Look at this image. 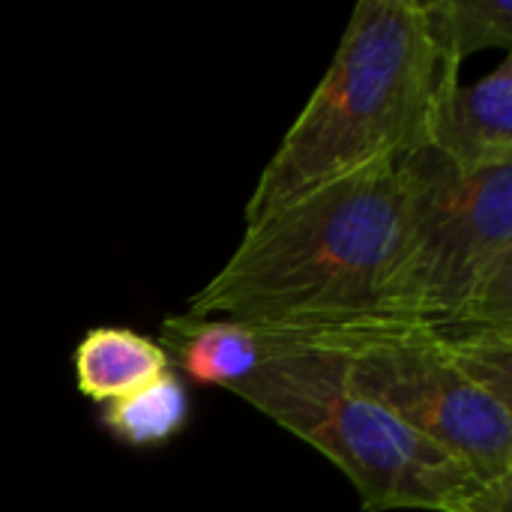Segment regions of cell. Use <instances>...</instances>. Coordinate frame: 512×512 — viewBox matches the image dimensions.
<instances>
[{
  "label": "cell",
  "mask_w": 512,
  "mask_h": 512,
  "mask_svg": "<svg viewBox=\"0 0 512 512\" xmlns=\"http://www.w3.org/2000/svg\"><path fill=\"white\" fill-rule=\"evenodd\" d=\"M408 162L387 159L321 183L246 225L186 312L255 333H312L369 321L408 213Z\"/></svg>",
  "instance_id": "6da1fadb"
},
{
  "label": "cell",
  "mask_w": 512,
  "mask_h": 512,
  "mask_svg": "<svg viewBox=\"0 0 512 512\" xmlns=\"http://www.w3.org/2000/svg\"><path fill=\"white\" fill-rule=\"evenodd\" d=\"M441 72L420 0H360L330 69L264 165L246 225L321 183L426 150Z\"/></svg>",
  "instance_id": "7a4b0ae2"
},
{
  "label": "cell",
  "mask_w": 512,
  "mask_h": 512,
  "mask_svg": "<svg viewBox=\"0 0 512 512\" xmlns=\"http://www.w3.org/2000/svg\"><path fill=\"white\" fill-rule=\"evenodd\" d=\"M258 342L261 366L228 393L327 456L351 480L363 510L512 512V483H486L360 393L339 357L261 333Z\"/></svg>",
  "instance_id": "3957f363"
},
{
  "label": "cell",
  "mask_w": 512,
  "mask_h": 512,
  "mask_svg": "<svg viewBox=\"0 0 512 512\" xmlns=\"http://www.w3.org/2000/svg\"><path fill=\"white\" fill-rule=\"evenodd\" d=\"M261 336L339 357L360 393L486 483H512V333L357 324Z\"/></svg>",
  "instance_id": "277c9868"
},
{
  "label": "cell",
  "mask_w": 512,
  "mask_h": 512,
  "mask_svg": "<svg viewBox=\"0 0 512 512\" xmlns=\"http://www.w3.org/2000/svg\"><path fill=\"white\" fill-rule=\"evenodd\" d=\"M405 162V228L363 324L512 333V165L462 171L432 150Z\"/></svg>",
  "instance_id": "5b68a950"
},
{
  "label": "cell",
  "mask_w": 512,
  "mask_h": 512,
  "mask_svg": "<svg viewBox=\"0 0 512 512\" xmlns=\"http://www.w3.org/2000/svg\"><path fill=\"white\" fill-rule=\"evenodd\" d=\"M426 150L462 171L512 165V60L462 84L459 69H444L426 117Z\"/></svg>",
  "instance_id": "8992f818"
},
{
  "label": "cell",
  "mask_w": 512,
  "mask_h": 512,
  "mask_svg": "<svg viewBox=\"0 0 512 512\" xmlns=\"http://www.w3.org/2000/svg\"><path fill=\"white\" fill-rule=\"evenodd\" d=\"M159 336L171 369H180L198 387L231 390L261 366L258 333L228 318L171 315Z\"/></svg>",
  "instance_id": "52a82bcc"
},
{
  "label": "cell",
  "mask_w": 512,
  "mask_h": 512,
  "mask_svg": "<svg viewBox=\"0 0 512 512\" xmlns=\"http://www.w3.org/2000/svg\"><path fill=\"white\" fill-rule=\"evenodd\" d=\"M75 387L96 405L117 402L171 369L165 348L129 327H93L72 354Z\"/></svg>",
  "instance_id": "ba28073f"
},
{
  "label": "cell",
  "mask_w": 512,
  "mask_h": 512,
  "mask_svg": "<svg viewBox=\"0 0 512 512\" xmlns=\"http://www.w3.org/2000/svg\"><path fill=\"white\" fill-rule=\"evenodd\" d=\"M441 69H459L486 48L512 45L510 0H420Z\"/></svg>",
  "instance_id": "9c48e42d"
},
{
  "label": "cell",
  "mask_w": 512,
  "mask_h": 512,
  "mask_svg": "<svg viewBox=\"0 0 512 512\" xmlns=\"http://www.w3.org/2000/svg\"><path fill=\"white\" fill-rule=\"evenodd\" d=\"M189 417H192V399L186 381L174 369H168L150 384L138 387L135 393L108 402L102 408L99 423L123 447L147 450L177 438L186 429Z\"/></svg>",
  "instance_id": "30bf717a"
}]
</instances>
